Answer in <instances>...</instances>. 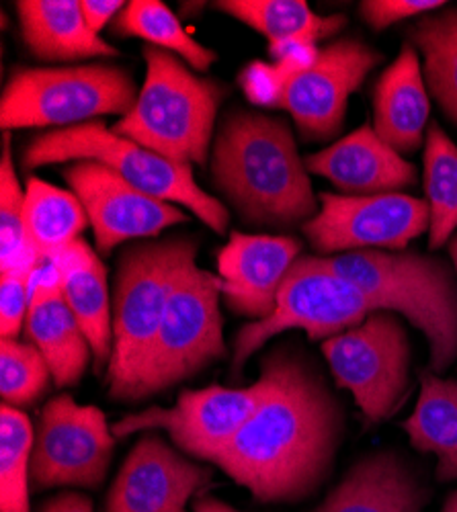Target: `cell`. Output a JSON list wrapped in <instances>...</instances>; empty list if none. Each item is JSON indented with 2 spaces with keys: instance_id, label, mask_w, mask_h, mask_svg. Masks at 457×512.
<instances>
[{
  "instance_id": "obj_1",
  "label": "cell",
  "mask_w": 457,
  "mask_h": 512,
  "mask_svg": "<svg viewBox=\"0 0 457 512\" xmlns=\"http://www.w3.org/2000/svg\"><path fill=\"white\" fill-rule=\"evenodd\" d=\"M261 377L267 398L212 463L261 502H296L330 474L345 429L343 406L318 369L289 347L263 359Z\"/></svg>"
},
{
  "instance_id": "obj_2",
  "label": "cell",
  "mask_w": 457,
  "mask_h": 512,
  "mask_svg": "<svg viewBox=\"0 0 457 512\" xmlns=\"http://www.w3.org/2000/svg\"><path fill=\"white\" fill-rule=\"evenodd\" d=\"M212 181L248 226L289 230L320 211L310 173L283 117L230 109L212 148Z\"/></svg>"
},
{
  "instance_id": "obj_3",
  "label": "cell",
  "mask_w": 457,
  "mask_h": 512,
  "mask_svg": "<svg viewBox=\"0 0 457 512\" xmlns=\"http://www.w3.org/2000/svg\"><path fill=\"white\" fill-rule=\"evenodd\" d=\"M382 62V52L343 37L302 56L251 62L238 84L253 105L292 115L304 142H330L343 130L349 97Z\"/></svg>"
},
{
  "instance_id": "obj_4",
  "label": "cell",
  "mask_w": 457,
  "mask_h": 512,
  "mask_svg": "<svg viewBox=\"0 0 457 512\" xmlns=\"http://www.w3.org/2000/svg\"><path fill=\"white\" fill-rule=\"evenodd\" d=\"M322 259L355 283L373 310L398 312L427 336L433 373L457 361V285L443 259L419 250H357Z\"/></svg>"
},
{
  "instance_id": "obj_5",
  "label": "cell",
  "mask_w": 457,
  "mask_h": 512,
  "mask_svg": "<svg viewBox=\"0 0 457 512\" xmlns=\"http://www.w3.org/2000/svg\"><path fill=\"white\" fill-rule=\"evenodd\" d=\"M146 80L134 109L123 115L113 132L164 158L207 162L214 140L218 109L228 95L214 78L193 74L175 54L146 46Z\"/></svg>"
},
{
  "instance_id": "obj_6",
  "label": "cell",
  "mask_w": 457,
  "mask_h": 512,
  "mask_svg": "<svg viewBox=\"0 0 457 512\" xmlns=\"http://www.w3.org/2000/svg\"><path fill=\"white\" fill-rule=\"evenodd\" d=\"M68 160L101 162L138 191L187 207L216 234H226L228 230L230 213L226 205L197 185L191 164L169 160L121 138L99 119L33 136L21 158L25 170Z\"/></svg>"
},
{
  "instance_id": "obj_7",
  "label": "cell",
  "mask_w": 457,
  "mask_h": 512,
  "mask_svg": "<svg viewBox=\"0 0 457 512\" xmlns=\"http://www.w3.org/2000/svg\"><path fill=\"white\" fill-rule=\"evenodd\" d=\"M197 242L173 236L128 246L119 256L113 291V351L107 367L109 396L126 402L160 328L183 267Z\"/></svg>"
},
{
  "instance_id": "obj_8",
  "label": "cell",
  "mask_w": 457,
  "mask_h": 512,
  "mask_svg": "<svg viewBox=\"0 0 457 512\" xmlns=\"http://www.w3.org/2000/svg\"><path fill=\"white\" fill-rule=\"evenodd\" d=\"M130 70L109 64L15 70L0 99V127H70L101 115H128L138 101Z\"/></svg>"
},
{
  "instance_id": "obj_9",
  "label": "cell",
  "mask_w": 457,
  "mask_h": 512,
  "mask_svg": "<svg viewBox=\"0 0 457 512\" xmlns=\"http://www.w3.org/2000/svg\"><path fill=\"white\" fill-rule=\"evenodd\" d=\"M197 259V256H195ZM191 259L169 297L160 328L126 402L173 388L226 355L218 275Z\"/></svg>"
},
{
  "instance_id": "obj_10",
  "label": "cell",
  "mask_w": 457,
  "mask_h": 512,
  "mask_svg": "<svg viewBox=\"0 0 457 512\" xmlns=\"http://www.w3.org/2000/svg\"><path fill=\"white\" fill-rule=\"evenodd\" d=\"M371 312L376 310L369 297L328 269L322 256H300L277 291L275 310L238 330L232 369L240 371L267 340L285 330H304L314 340H328L359 326Z\"/></svg>"
},
{
  "instance_id": "obj_11",
  "label": "cell",
  "mask_w": 457,
  "mask_h": 512,
  "mask_svg": "<svg viewBox=\"0 0 457 512\" xmlns=\"http://www.w3.org/2000/svg\"><path fill=\"white\" fill-rule=\"evenodd\" d=\"M337 386L349 390L369 422L394 416L410 390V340L394 312H371L359 326L324 340Z\"/></svg>"
},
{
  "instance_id": "obj_12",
  "label": "cell",
  "mask_w": 457,
  "mask_h": 512,
  "mask_svg": "<svg viewBox=\"0 0 457 512\" xmlns=\"http://www.w3.org/2000/svg\"><path fill=\"white\" fill-rule=\"evenodd\" d=\"M320 211L302 226L318 256L357 250H406L431 228L429 203L406 193H320Z\"/></svg>"
},
{
  "instance_id": "obj_13",
  "label": "cell",
  "mask_w": 457,
  "mask_h": 512,
  "mask_svg": "<svg viewBox=\"0 0 457 512\" xmlns=\"http://www.w3.org/2000/svg\"><path fill=\"white\" fill-rule=\"evenodd\" d=\"M115 435L105 412L80 406L62 394L41 410L31 455V480L37 488H97L107 476Z\"/></svg>"
},
{
  "instance_id": "obj_14",
  "label": "cell",
  "mask_w": 457,
  "mask_h": 512,
  "mask_svg": "<svg viewBox=\"0 0 457 512\" xmlns=\"http://www.w3.org/2000/svg\"><path fill=\"white\" fill-rule=\"evenodd\" d=\"M269 386L261 377L255 386L230 390L212 386L205 390H187L173 408H148L128 414L111 426L115 439L134 433L166 431L173 443L185 453L212 461L214 455L251 420L267 398Z\"/></svg>"
},
{
  "instance_id": "obj_15",
  "label": "cell",
  "mask_w": 457,
  "mask_h": 512,
  "mask_svg": "<svg viewBox=\"0 0 457 512\" xmlns=\"http://www.w3.org/2000/svg\"><path fill=\"white\" fill-rule=\"evenodd\" d=\"M62 177L87 209L99 254H111L123 242L146 240L189 222L179 205L138 191L101 162L76 160L62 170Z\"/></svg>"
},
{
  "instance_id": "obj_16",
  "label": "cell",
  "mask_w": 457,
  "mask_h": 512,
  "mask_svg": "<svg viewBox=\"0 0 457 512\" xmlns=\"http://www.w3.org/2000/svg\"><path fill=\"white\" fill-rule=\"evenodd\" d=\"M210 478V469L187 461L160 437L146 435L115 478L105 512H187L191 496Z\"/></svg>"
},
{
  "instance_id": "obj_17",
  "label": "cell",
  "mask_w": 457,
  "mask_h": 512,
  "mask_svg": "<svg viewBox=\"0 0 457 512\" xmlns=\"http://www.w3.org/2000/svg\"><path fill=\"white\" fill-rule=\"evenodd\" d=\"M300 242L287 236L232 232L218 254L222 295L236 314L263 320L275 310L277 291L300 259Z\"/></svg>"
},
{
  "instance_id": "obj_18",
  "label": "cell",
  "mask_w": 457,
  "mask_h": 512,
  "mask_svg": "<svg viewBox=\"0 0 457 512\" xmlns=\"http://www.w3.org/2000/svg\"><path fill=\"white\" fill-rule=\"evenodd\" d=\"M306 170L328 179L341 195L398 193L417 185V166L363 125L332 146L304 158Z\"/></svg>"
},
{
  "instance_id": "obj_19",
  "label": "cell",
  "mask_w": 457,
  "mask_h": 512,
  "mask_svg": "<svg viewBox=\"0 0 457 512\" xmlns=\"http://www.w3.org/2000/svg\"><path fill=\"white\" fill-rule=\"evenodd\" d=\"M25 334L27 343L46 357L56 386H76L85 375L93 349L85 330L70 310L58 273L50 263L33 281Z\"/></svg>"
},
{
  "instance_id": "obj_20",
  "label": "cell",
  "mask_w": 457,
  "mask_h": 512,
  "mask_svg": "<svg viewBox=\"0 0 457 512\" xmlns=\"http://www.w3.org/2000/svg\"><path fill=\"white\" fill-rule=\"evenodd\" d=\"M373 130L398 154H414L423 144L429 121V93L419 54L404 41L398 58L373 89Z\"/></svg>"
},
{
  "instance_id": "obj_21",
  "label": "cell",
  "mask_w": 457,
  "mask_h": 512,
  "mask_svg": "<svg viewBox=\"0 0 457 512\" xmlns=\"http://www.w3.org/2000/svg\"><path fill=\"white\" fill-rule=\"evenodd\" d=\"M427 490L394 451L357 461L314 512H421Z\"/></svg>"
},
{
  "instance_id": "obj_22",
  "label": "cell",
  "mask_w": 457,
  "mask_h": 512,
  "mask_svg": "<svg viewBox=\"0 0 457 512\" xmlns=\"http://www.w3.org/2000/svg\"><path fill=\"white\" fill-rule=\"evenodd\" d=\"M78 324L85 330L95 355V367H109L113 351V302L107 287V269L85 240L78 238L50 263Z\"/></svg>"
},
{
  "instance_id": "obj_23",
  "label": "cell",
  "mask_w": 457,
  "mask_h": 512,
  "mask_svg": "<svg viewBox=\"0 0 457 512\" xmlns=\"http://www.w3.org/2000/svg\"><path fill=\"white\" fill-rule=\"evenodd\" d=\"M27 50L46 62L115 58L119 50L95 33L76 0H19L15 3Z\"/></svg>"
},
{
  "instance_id": "obj_24",
  "label": "cell",
  "mask_w": 457,
  "mask_h": 512,
  "mask_svg": "<svg viewBox=\"0 0 457 512\" xmlns=\"http://www.w3.org/2000/svg\"><path fill=\"white\" fill-rule=\"evenodd\" d=\"M216 7L269 39V56L294 46H316L337 35L345 15H316L304 0H222Z\"/></svg>"
},
{
  "instance_id": "obj_25",
  "label": "cell",
  "mask_w": 457,
  "mask_h": 512,
  "mask_svg": "<svg viewBox=\"0 0 457 512\" xmlns=\"http://www.w3.org/2000/svg\"><path fill=\"white\" fill-rule=\"evenodd\" d=\"M421 394L414 412L402 422L410 445L437 457V480H457V379L419 371Z\"/></svg>"
},
{
  "instance_id": "obj_26",
  "label": "cell",
  "mask_w": 457,
  "mask_h": 512,
  "mask_svg": "<svg viewBox=\"0 0 457 512\" xmlns=\"http://www.w3.org/2000/svg\"><path fill=\"white\" fill-rule=\"evenodd\" d=\"M89 224L85 205L72 191L37 177L27 179L23 226L27 246L41 263H52Z\"/></svg>"
},
{
  "instance_id": "obj_27",
  "label": "cell",
  "mask_w": 457,
  "mask_h": 512,
  "mask_svg": "<svg viewBox=\"0 0 457 512\" xmlns=\"http://www.w3.org/2000/svg\"><path fill=\"white\" fill-rule=\"evenodd\" d=\"M406 35L423 54L427 91L447 119L457 125V7L417 17Z\"/></svg>"
},
{
  "instance_id": "obj_28",
  "label": "cell",
  "mask_w": 457,
  "mask_h": 512,
  "mask_svg": "<svg viewBox=\"0 0 457 512\" xmlns=\"http://www.w3.org/2000/svg\"><path fill=\"white\" fill-rule=\"evenodd\" d=\"M113 31L121 37L144 39L148 46L181 56L197 72L210 70L218 60V54L195 41L160 0H132L115 17Z\"/></svg>"
},
{
  "instance_id": "obj_29",
  "label": "cell",
  "mask_w": 457,
  "mask_h": 512,
  "mask_svg": "<svg viewBox=\"0 0 457 512\" xmlns=\"http://www.w3.org/2000/svg\"><path fill=\"white\" fill-rule=\"evenodd\" d=\"M425 191L431 209L429 248L447 244L457 230V146L433 121L425 136Z\"/></svg>"
},
{
  "instance_id": "obj_30",
  "label": "cell",
  "mask_w": 457,
  "mask_h": 512,
  "mask_svg": "<svg viewBox=\"0 0 457 512\" xmlns=\"http://www.w3.org/2000/svg\"><path fill=\"white\" fill-rule=\"evenodd\" d=\"M35 431L27 414L3 404L0 410V512H31L29 474Z\"/></svg>"
},
{
  "instance_id": "obj_31",
  "label": "cell",
  "mask_w": 457,
  "mask_h": 512,
  "mask_svg": "<svg viewBox=\"0 0 457 512\" xmlns=\"http://www.w3.org/2000/svg\"><path fill=\"white\" fill-rule=\"evenodd\" d=\"M52 371L46 357L31 343H0V396L13 408L31 406L50 388Z\"/></svg>"
},
{
  "instance_id": "obj_32",
  "label": "cell",
  "mask_w": 457,
  "mask_h": 512,
  "mask_svg": "<svg viewBox=\"0 0 457 512\" xmlns=\"http://www.w3.org/2000/svg\"><path fill=\"white\" fill-rule=\"evenodd\" d=\"M25 191L19 185L9 136H5L0 162V273H9L29 263H41L31 254L23 226Z\"/></svg>"
},
{
  "instance_id": "obj_33",
  "label": "cell",
  "mask_w": 457,
  "mask_h": 512,
  "mask_svg": "<svg viewBox=\"0 0 457 512\" xmlns=\"http://www.w3.org/2000/svg\"><path fill=\"white\" fill-rule=\"evenodd\" d=\"M48 263H29L0 277V334L3 340H17L29 312L31 289L37 273Z\"/></svg>"
},
{
  "instance_id": "obj_34",
  "label": "cell",
  "mask_w": 457,
  "mask_h": 512,
  "mask_svg": "<svg viewBox=\"0 0 457 512\" xmlns=\"http://www.w3.org/2000/svg\"><path fill=\"white\" fill-rule=\"evenodd\" d=\"M443 7H447L443 0H363L359 15L373 31H384L394 23L417 19Z\"/></svg>"
},
{
  "instance_id": "obj_35",
  "label": "cell",
  "mask_w": 457,
  "mask_h": 512,
  "mask_svg": "<svg viewBox=\"0 0 457 512\" xmlns=\"http://www.w3.org/2000/svg\"><path fill=\"white\" fill-rule=\"evenodd\" d=\"M126 5L128 3H121V0H80L82 15L95 33H99L111 19L115 21Z\"/></svg>"
},
{
  "instance_id": "obj_36",
  "label": "cell",
  "mask_w": 457,
  "mask_h": 512,
  "mask_svg": "<svg viewBox=\"0 0 457 512\" xmlns=\"http://www.w3.org/2000/svg\"><path fill=\"white\" fill-rule=\"evenodd\" d=\"M39 512H95V510L89 496L78 494V492H66L48 500L39 508Z\"/></svg>"
},
{
  "instance_id": "obj_37",
  "label": "cell",
  "mask_w": 457,
  "mask_h": 512,
  "mask_svg": "<svg viewBox=\"0 0 457 512\" xmlns=\"http://www.w3.org/2000/svg\"><path fill=\"white\" fill-rule=\"evenodd\" d=\"M193 512H240V510H236L212 496H201L193 502Z\"/></svg>"
},
{
  "instance_id": "obj_38",
  "label": "cell",
  "mask_w": 457,
  "mask_h": 512,
  "mask_svg": "<svg viewBox=\"0 0 457 512\" xmlns=\"http://www.w3.org/2000/svg\"><path fill=\"white\" fill-rule=\"evenodd\" d=\"M449 256H451L453 267H455V275H457V234L449 240Z\"/></svg>"
},
{
  "instance_id": "obj_39",
  "label": "cell",
  "mask_w": 457,
  "mask_h": 512,
  "mask_svg": "<svg viewBox=\"0 0 457 512\" xmlns=\"http://www.w3.org/2000/svg\"><path fill=\"white\" fill-rule=\"evenodd\" d=\"M443 512H457V490L447 498Z\"/></svg>"
}]
</instances>
